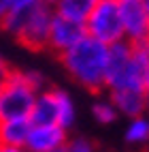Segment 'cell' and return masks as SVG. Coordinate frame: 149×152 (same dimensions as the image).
Returning a JSON list of instances; mask_svg holds the SVG:
<instances>
[{
    "label": "cell",
    "instance_id": "6da1fadb",
    "mask_svg": "<svg viewBox=\"0 0 149 152\" xmlns=\"http://www.w3.org/2000/svg\"><path fill=\"white\" fill-rule=\"evenodd\" d=\"M107 56L109 45L87 34L71 49L60 54L68 75L89 92H100L102 88H107Z\"/></svg>",
    "mask_w": 149,
    "mask_h": 152
},
{
    "label": "cell",
    "instance_id": "7a4b0ae2",
    "mask_svg": "<svg viewBox=\"0 0 149 152\" xmlns=\"http://www.w3.org/2000/svg\"><path fill=\"white\" fill-rule=\"evenodd\" d=\"M43 77L34 71H11L0 79V120L9 118H28L36 101V94L41 92Z\"/></svg>",
    "mask_w": 149,
    "mask_h": 152
},
{
    "label": "cell",
    "instance_id": "3957f363",
    "mask_svg": "<svg viewBox=\"0 0 149 152\" xmlns=\"http://www.w3.org/2000/svg\"><path fill=\"white\" fill-rule=\"evenodd\" d=\"M83 24H85V34L104 45L124 41L122 4L115 0H98V4L92 9V13L87 15Z\"/></svg>",
    "mask_w": 149,
    "mask_h": 152
},
{
    "label": "cell",
    "instance_id": "277c9868",
    "mask_svg": "<svg viewBox=\"0 0 149 152\" xmlns=\"http://www.w3.org/2000/svg\"><path fill=\"white\" fill-rule=\"evenodd\" d=\"M149 69V54L143 45H134L130 58L124 62V66L117 71L115 75L107 79V88L109 90H143L145 86V75Z\"/></svg>",
    "mask_w": 149,
    "mask_h": 152
},
{
    "label": "cell",
    "instance_id": "5b68a950",
    "mask_svg": "<svg viewBox=\"0 0 149 152\" xmlns=\"http://www.w3.org/2000/svg\"><path fill=\"white\" fill-rule=\"evenodd\" d=\"M51 15L53 9L47 4H41L36 11L26 19V24L17 32V41L26 45L28 49H45L49 41V26H51Z\"/></svg>",
    "mask_w": 149,
    "mask_h": 152
},
{
    "label": "cell",
    "instance_id": "8992f818",
    "mask_svg": "<svg viewBox=\"0 0 149 152\" xmlns=\"http://www.w3.org/2000/svg\"><path fill=\"white\" fill-rule=\"evenodd\" d=\"M85 37V24L75 22L64 15L53 11L51 15V26H49V41L47 47L53 49L55 54H64L66 49H71L75 43H79Z\"/></svg>",
    "mask_w": 149,
    "mask_h": 152
},
{
    "label": "cell",
    "instance_id": "52a82bcc",
    "mask_svg": "<svg viewBox=\"0 0 149 152\" xmlns=\"http://www.w3.org/2000/svg\"><path fill=\"white\" fill-rule=\"evenodd\" d=\"M122 28L124 41L130 45H143L149 37V15L141 2H124L122 4Z\"/></svg>",
    "mask_w": 149,
    "mask_h": 152
},
{
    "label": "cell",
    "instance_id": "ba28073f",
    "mask_svg": "<svg viewBox=\"0 0 149 152\" xmlns=\"http://www.w3.org/2000/svg\"><path fill=\"white\" fill-rule=\"evenodd\" d=\"M66 131L58 124H32L26 139V152H58L66 146Z\"/></svg>",
    "mask_w": 149,
    "mask_h": 152
},
{
    "label": "cell",
    "instance_id": "9c48e42d",
    "mask_svg": "<svg viewBox=\"0 0 149 152\" xmlns=\"http://www.w3.org/2000/svg\"><path fill=\"white\" fill-rule=\"evenodd\" d=\"M41 4H43V0H11V2H9L6 15L2 17V22H0L2 30H6L11 37H17V32L26 24V19L32 15Z\"/></svg>",
    "mask_w": 149,
    "mask_h": 152
},
{
    "label": "cell",
    "instance_id": "30bf717a",
    "mask_svg": "<svg viewBox=\"0 0 149 152\" xmlns=\"http://www.w3.org/2000/svg\"><path fill=\"white\" fill-rule=\"evenodd\" d=\"M109 101L115 105L117 114L128 116V118L143 116L145 109H147V101H145V92H143V90H130V88L111 90V99H109Z\"/></svg>",
    "mask_w": 149,
    "mask_h": 152
},
{
    "label": "cell",
    "instance_id": "8fae6325",
    "mask_svg": "<svg viewBox=\"0 0 149 152\" xmlns=\"http://www.w3.org/2000/svg\"><path fill=\"white\" fill-rule=\"evenodd\" d=\"M32 124H58V96L55 90H41L30 111Z\"/></svg>",
    "mask_w": 149,
    "mask_h": 152
},
{
    "label": "cell",
    "instance_id": "7c38bea8",
    "mask_svg": "<svg viewBox=\"0 0 149 152\" xmlns=\"http://www.w3.org/2000/svg\"><path fill=\"white\" fill-rule=\"evenodd\" d=\"M30 122L28 118H9V120H0V144L4 146H26V139L30 133Z\"/></svg>",
    "mask_w": 149,
    "mask_h": 152
},
{
    "label": "cell",
    "instance_id": "4fadbf2b",
    "mask_svg": "<svg viewBox=\"0 0 149 152\" xmlns=\"http://www.w3.org/2000/svg\"><path fill=\"white\" fill-rule=\"evenodd\" d=\"M96 4L98 0H60L53 11L68 19H75V22H85Z\"/></svg>",
    "mask_w": 149,
    "mask_h": 152
},
{
    "label": "cell",
    "instance_id": "5bb4252c",
    "mask_svg": "<svg viewBox=\"0 0 149 152\" xmlns=\"http://www.w3.org/2000/svg\"><path fill=\"white\" fill-rule=\"evenodd\" d=\"M55 96H58V126L68 131L77 120L75 101L68 92H64V90H55Z\"/></svg>",
    "mask_w": 149,
    "mask_h": 152
},
{
    "label": "cell",
    "instance_id": "9a60e30c",
    "mask_svg": "<svg viewBox=\"0 0 149 152\" xmlns=\"http://www.w3.org/2000/svg\"><path fill=\"white\" fill-rule=\"evenodd\" d=\"M126 141L128 144H145V141H149V118L145 116L130 118V122L126 126Z\"/></svg>",
    "mask_w": 149,
    "mask_h": 152
},
{
    "label": "cell",
    "instance_id": "2e32d148",
    "mask_svg": "<svg viewBox=\"0 0 149 152\" xmlns=\"http://www.w3.org/2000/svg\"><path fill=\"white\" fill-rule=\"evenodd\" d=\"M92 114H94V118L100 124H111V122H115V118L119 116L111 101H96L94 107H92Z\"/></svg>",
    "mask_w": 149,
    "mask_h": 152
},
{
    "label": "cell",
    "instance_id": "e0dca14e",
    "mask_svg": "<svg viewBox=\"0 0 149 152\" xmlns=\"http://www.w3.org/2000/svg\"><path fill=\"white\" fill-rule=\"evenodd\" d=\"M62 152H96V148L87 139H73V141H66Z\"/></svg>",
    "mask_w": 149,
    "mask_h": 152
},
{
    "label": "cell",
    "instance_id": "ac0fdd59",
    "mask_svg": "<svg viewBox=\"0 0 149 152\" xmlns=\"http://www.w3.org/2000/svg\"><path fill=\"white\" fill-rule=\"evenodd\" d=\"M0 152H26V148H19V146H4V144H0Z\"/></svg>",
    "mask_w": 149,
    "mask_h": 152
},
{
    "label": "cell",
    "instance_id": "d6986e66",
    "mask_svg": "<svg viewBox=\"0 0 149 152\" xmlns=\"http://www.w3.org/2000/svg\"><path fill=\"white\" fill-rule=\"evenodd\" d=\"M143 92H145V101H147V109H149V69H147V75H145V86H143Z\"/></svg>",
    "mask_w": 149,
    "mask_h": 152
},
{
    "label": "cell",
    "instance_id": "ffe728a7",
    "mask_svg": "<svg viewBox=\"0 0 149 152\" xmlns=\"http://www.w3.org/2000/svg\"><path fill=\"white\" fill-rule=\"evenodd\" d=\"M9 2H11V0H0V22H2V17L9 11Z\"/></svg>",
    "mask_w": 149,
    "mask_h": 152
},
{
    "label": "cell",
    "instance_id": "44dd1931",
    "mask_svg": "<svg viewBox=\"0 0 149 152\" xmlns=\"http://www.w3.org/2000/svg\"><path fill=\"white\" fill-rule=\"evenodd\" d=\"M6 73V64H4V58L0 56V79H2V75Z\"/></svg>",
    "mask_w": 149,
    "mask_h": 152
},
{
    "label": "cell",
    "instance_id": "7402d4cb",
    "mask_svg": "<svg viewBox=\"0 0 149 152\" xmlns=\"http://www.w3.org/2000/svg\"><path fill=\"white\" fill-rule=\"evenodd\" d=\"M60 2V0H43V4H47L49 9H55V4Z\"/></svg>",
    "mask_w": 149,
    "mask_h": 152
},
{
    "label": "cell",
    "instance_id": "603a6c76",
    "mask_svg": "<svg viewBox=\"0 0 149 152\" xmlns=\"http://www.w3.org/2000/svg\"><path fill=\"white\" fill-rule=\"evenodd\" d=\"M138 2H141V7L145 9V13L149 15V0H138Z\"/></svg>",
    "mask_w": 149,
    "mask_h": 152
},
{
    "label": "cell",
    "instance_id": "cb8c5ba5",
    "mask_svg": "<svg viewBox=\"0 0 149 152\" xmlns=\"http://www.w3.org/2000/svg\"><path fill=\"white\" fill-rule=\"evenodd\" d=\"M143 47H145V49H147V54H149V37H147V41H145V43H143Z\"/></svg>",
    "mask_w": 149,
    "mask_h": 152
},
{
    "label": "cell",
    "instance_id": "d4e9b609",
    "mask_svg": "<svg viewBox=\"0 0 149 152\" xmlns=\"http://www.w3.org/2000/svg\"><path fill=\"white\" fill-rule=\"evenodd\" d=\"M115 2H119V4H124V2H136V0H115Z\"/></svg>",
    "mask_w": 149,
    "mask_h": 152
},
{
    "label": "cell",
    "instance_id": "484cf974",
    "mask_svg": "<svg viewBox=\"0 0 149 152\" xmlns=\"http://www.w3.org/2000/svg\"><path fill=\"white\" fill-rule=\"evenodd\" d=\"M58 152H62V150H58Z\"/></svg>",
    "mask_w": 149,
    "mask_h": 152
}]
</instances>
